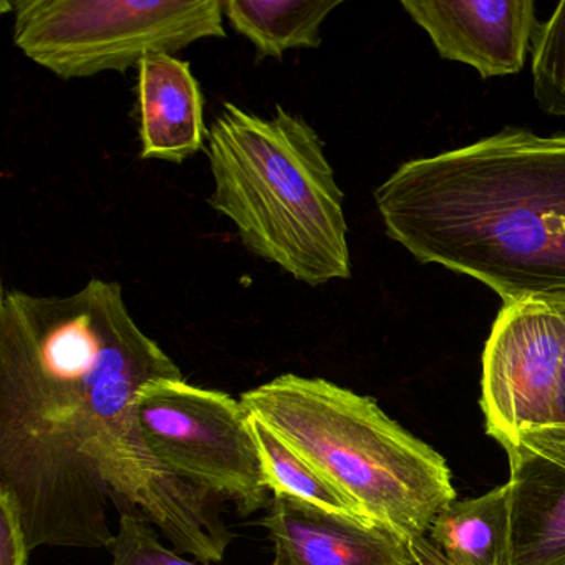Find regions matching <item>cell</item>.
Segmentation results:
<instances>
[{
	"label": "cell",
	"mask_w": 565,
	"mask_h": 565,
	"mask_svg": "<svg viewBox=\"0 0 565 565\" xmlns=\"http://www.w3.org/2000/svg\"><path fill=\"white\" fill-rule=\"evenodd\" d=\"M340 0H223L224 19L256 49L257 61L319 49L323 22Z\"/></svg>",
	"instance_id": "4fadbf2b"
},
{
	"label": "cell",
	"mask_w": 565,
	"mask_h": 565,
	"mask_svg": "<svg viewBox=\"0 0 565 565\" xmlns=\"http://www.w3.org/2000/svg\"><path fill=\"white\" fill-rule=\"evenodd\" d=\"M180 366L131 316L117 280L68 296H0V486L21 504L32 551L107 548L110 509L150 522L201 564L236 534L221 499L148 448L137 398Z\"/></svg>",
	"instance_id": "6da1fadb"
},
{
	"label": "cell",
	"mask_w": 565,
	"mask_h": 565,
	"mask_svg": "<svg viewBox=\"0 0 565 565\" xmlns=\"http://www.w3.org/2000/svg\"><path fill=\"white\" fill-rule=\"evenodd\" d=\"M443 58L476 68L482 78L518 74L539 31L531 0H403Z\"/></svg>",
	"instance_id": "ba28073f"
},
{
	"label": "cell",
	"mask_w": 565,
	"mask_h": 565,
	"mask_svg": "<svg viewBox=\"0 0 565 565\" xmlns=\"http://www.w3.org/2000/svg\"><path fill=\"white\" fill-rule=\"evenodd\" d=\"M137 90L143 160L181 164L203 150V92L188 62L171 54L143 58Z\"/></svg>",
	"instance_id": "8fae6325"
},
{
	"label": "cell",
	"mask_w": 565,
	"mask_h": 565,
	"mask_svg": "<svg viewBox=\"0 0 565 565\" xmlns=\"http://www.w3.org/2000/svg\"><path fill=\"white\" fill-rule=\"evenodd\" d=\"M502 448L511 509L505 565H565V426L527 429Z\"/></svg>",
	"instance_id": "52a82bcc"
},
{
	"label": "cell",
	"mask_w": 565,
	"mask_h": 565,
	"mask_svg": "<svg viewBox=\"0 0 565 565\" xmlns=\"http://www.w3.org/2000/svg\"><path fill=\"white\" fill-rule=\"evenodd\" d=\"M210 204L249 253L310 287L352 276L343 193L316 128L226 102L207 131Z\"/></svg>",
	"instance_id": "3957f363"
},
{
	"label": "cell",
	"mask_w": 565,
	"mask_h": 565,
	"mask_svg": "<svg viewBox=\"0 0 565 565\" xmlns=\"http://www.w3.org/2000/svg\"><path fill=\"white\" fill-rule=\"evenodd\" d=\"M31 551L21 504L0 486V565H29Z\"/></svg>",
	"instance_id": "e0dca14e"
},
{
	"label": "cell",
	"mask_w": 565,
	"mask_h": 565,
	"mask_svg": "<svg viewBox=\"0 0 565 565\" xmlns=\"http://www.w3.org/2000/svg\"><path fill=\"white\" fill-rule=\"evenodd\" d=\"M532 78L541 110L565 118V2L539 25L532 44Z\"/></svg>",
	"instance_id": "9a60e30c"
},
{
	"label": "cell",
	"mask_w": 565,
	"mask_h": 565,
	"mask_svg": "<svg viewBox=\"0 0 565 565\" xmlns=\"http://www.w3.org/2000/svg\"><path fill=\"white\" fill-rule=\"evenodd\" d=\"M11 9L15 47L64 81L227 35L223 0H18Z\"/></svg>",
	"instance_id": "5b68a950"
},
{
	"label": "cell",
	"mask_w": 565,
	"mask_h": 565,
	"mask_svg": "<svg viewBox=\"0 0 565 565\" xmlns=\"http://www.w3.org/2000/svg\"><path fill=\"white\" fill-rule=\"evenodd\" d=\"M386 234L504 306L565 294V134L504 128L402 164L375 190Z\"/></svg>",
	"instance_id": "7a4b0ae2"
},
{
	"label": "cell",
	"mask_w": 565,
	"mask_h": 565,
	"mask_svg": "<svg viewBox=\"0 0 565 565\" xmlns=\"http://www.w3.org/2000/svg\"><path fill=\"white\" fill-rule=\"evenodd\" d=\"M429 541L456 565H505L511 537L508 482L478 498L449 502Z\"/></svg>",
	"instance_id": "7c38bea8"
},
{
	"label": "cell",
	"mask_w": 565,
	"mask_h": 565,
	"mask_svg": "<svg viewBox=\"0 0 565 565\" xmlns=\"http://www.w3.org/2000/svg\"><path fill=\"white\" fill-rule=\"evenodd\" d=\"M260 522L274 545L270 565H416L406 539L359 515L273 495Z\"/></svg>",
	"instance_id": "9c48e42d"
},
{
	"label": "cell",
	"mask_w": 565,
	"mask_h": 565,
	"mask_svg": "<svg viewBox=\"0 0 565 565\" xmlns=\"http://www.w3.org/2000/svg\"><path fill=\"white\" fill-rule=\"evenodd\" d=\"M250 428L259 449L264 478L273 495H286L327 511L365 518L355 502L307 465L266 423L250 415Z\"/></svg>",
	"instance_id": "5bb4252c"
},
{
	"label": "cell",
	"mask_w": 565,
	"mask_h": 565,
	"mask_svg": "<svg viewBox=\"0 0 565 565\" xmlns=\"http://www.w3.org/2000/svg\"><path fill=\"white\" fill-rule=\"evenodd\" d=\"M110 552L111 565H198L164 547L150 522L130 514L118 519Z\"/></svg>",
	"instance_id": "2e32d148"
},
{
	"label": "cell",
	"mask_w": 565,
	"mask_h": 565,
	"mask_svg": "<svg viewBox=\"0 0 565 565\" xmlns=\"http://www.w3.org/2000/svg\"><path fill=\"white\" fill-rule=\"evenodd\" d=\"M491 332L519 388L565 426V294L502 306Z\"/></svg>",
	"instance_id": "30bf717a"
},
{
	"label": "cell",
	"mask_w": 565,
	"mask_h": 565,
	"mask_svg": "<svg viewBox=\"0 0 565 565\" xmlns=\"http://www.w3.org/2000/svg\"><path fill=\"white\" fill-rule=\"evenodd\" d=\"M409 548L416 565H456L426 535L409 541Z\"/></svg>",
	"instance_id": "ac0fdd59"
},
{
	"label": "cell",
	"mask_w": 565,
	"mask_h": 565,
	"mask_svg": "<svg viewBox=\"0 0 565 565\" xmlns=\"http://www.w3.org/2000/svg\"><path fill=\"white\" fill-rule=\"evenodd\" d=\"M137 409L145 441L168 471L233 502L244 518L269 508L273 492L239 399L181 376L147 383Z\"/></svg>",
	"instance_id": "8992f818"
},
{
	"label": "cell",
	"mask_w": 565,
	"mask_h": 565,
	"mask_svg": "<svg viewBox=\"0 0 565 565\" xmlns=\"http://www.w3.org/2000/svg\"><path fill=\"white\" fill-rule=\"evenodd\" d=\"M239 402L365 518L408 542L425 537L456 499L446 459L370 396L284 373L247 390Z\"/></svg>",
	"instance_id": "277c9868"
}]
</instances>
